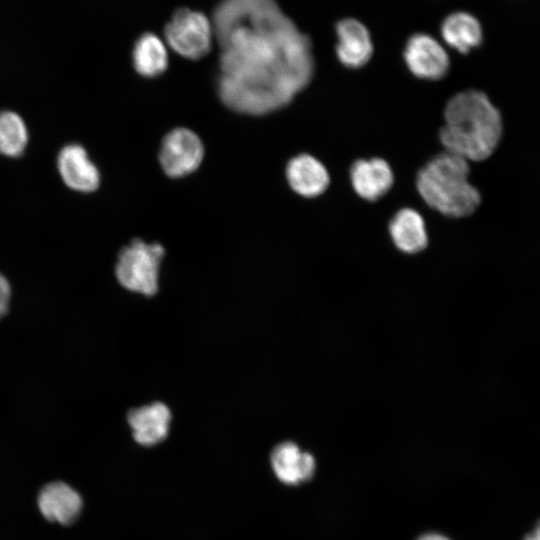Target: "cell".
Returning <instances> with one entry per match:
<instances>
[{
	"mask_svg": "<svg viewBox=\"0 0 540 540\" xmlns=\"http://www.w3.org/2000/svg\"><path fill=\"white\" fill-rule=\"evenodd\" d=\"M212 25L221 48L217 93L231 110L255 116L274 112L310 83V39L275 0H224Z\"/></svg>",
	"mask_w": 540,
	"mask_h": 540,
	"instance_id": "obj_1",
	"label": "cell"
},
{
	"mask_svg": "<svg viewBox=\"0 0 540 540\" xmlns=\"http://www.w3.org/2000/svg\"><path fill=\"white\" fill-rule=\"evenodd\" d=\"M440 141L447 152L469 161H483L496 150L503 133L500 111L478 90L453 96L444 111Z\"/></svg>",
	"mask_w": 540,
	"mask_h": 540,
	"instance_id": "obj_2",
	"label": "cell"
},
{
	"mask_svg": "<svg viewBox=\"0 0 540 540\" xmlns=\"http://www.w3.org/2000/svg\"><path fill=\"white\" fill-rule=\"evenodd\" d=\"M468 161L445 151L432 158L418 173L417 190L436 211L449 217H466L475 212L481 195L470 184Z\"/></svg>",
	"mask_w": 540,
	"mask_h": 540,
	"instance_id": "obj_3",
	"label": "cell"
},
{
	"mask_svg": "<svg viewBox=\"0 0 540 540\" xmlns=\"http://www.w3.org/2000/svg\"><path fill=\"white\" fill-rule=\"evenodd\" d=\"M164 255L165 249L160 243L133 239L118 254L115 265L117 281L131 292L148 297L155 295Z\"/></svg>",
	"mask_w": 540,
	"mask_h": 540,
	"instance_id": "obj_4",
	"label": "cell"
},
{
	"mask_svg": "<svg viewBox=\"0 0 540 540\" xmlns=\"http://www.w3.org/2000/svg\"><path fill=\"white\" fill-rule=\"evenodd\" d=\"M213 25L199 11L188 8L177 10L165 27L169 46L184 58L197 60L211 48Z\"/></svg>",
	"mask_w": 540,
	"mask_h": 540,
	"instance_id": "obj_5",
	"label": "cell"
},
{
	"mask_svg": "<svg viewBox=\"0 0 540 540\" xmlns=\"http://www.w3.org/2000/svg\"><path fill=\"white\" fill-rule=\"evenodd\" d=\"M204 157V146L192 130L180 127L163 138L159 161L164 173L171 178H181L194 172Z\"/></svg>",
	"mask_w": 540,
	"mask_h": 540,
	"instance_id": "obj_6",
	"label": "cell"
},
{
	"mask_svg": "<svg viewBox=\"0 0 540 540\" xmlns=\"http://www.w3.org/2000/svg\"><path fill=\"white\" fill-rule=\"evenodd\" d=\"M404 61L413 75L425 80H439L449 69V56L443 46L424 33L412 35L404 49Z\"/></svg>",
	"mask_w": 540,
	"mask_h": 540,
	"instance_id": "obj_7",
	"label": "cell"
},
{
	"mask_svg": "<svg viewBox=\"0 0 540 540\" xmlns=\"http://www.w3.org/2000/svg\"><path fill=\"white\" fill-rule=\"evenodd\" d=\"M270 462L275 476L286 485L303 484L313 477L316 470L313 455L292 441L277 444L271 452Z\"/></svg>",
	"mask_w": 540,
	"mask_h": 540,
	"instance_id": "obj_8",
	"label": "cell"
},
{
	"mask_svg": "<svg viewBox=\"0 0 540 540\" xmlns=\"http://www.w3.org/2000/svg\"><path fill=\"white\" fill-rule=\"evenodd\" d=\"M171 419L169 407L159 401L132 408L127 413L132 436L142 446L161 443L168 436Z\"/></svg>",
	"mask_w": 540,
	"mask_h": 540,
	"instance_id": "obj_9",
	"label": "cell"
},
{
	"mask_svg": "<svg viewBox=\"0 0 540 540\" xmlns=\"http://www.w3.org/2000/svg\"><path fill=\"white\" fill-rule=\"evenodd\" d=\"M37 504L45 519L61 525L74 523L83 508L80 494L61 481L46 484L39 492Z\"/></svg>",
	"mask_w": 540,
	"mask_h": 540,
	"instance_id": "obj_10",
	"label": "cell"
},
{
	"mask_svg": "<svg viewBox=\"0 0 540 540\" xmlns=\"http://www.w3.org/2000/svg\"><path fill=\"white\" fill-rule=\"evenodd\" d=\"M57 166L63 182L70 189L88 193L98 188L99 171L81 145L63 147L58 155Z\"/></svg>",
	"mask_w": 540,
	"mask_h": 540,
	"instance_id": "obj_11",
	"label": "cell"
},
{
	"mask_svg": "<svg viewBox=\"0 0 540 540\" xmlns=\"http://www.w3.org/2000/svg\"><path fill=\"white\" fill-rule=\"evenodd\" d=\"M338 60L348 68L364 66L373 54V43L368 29L358 20L347 18L336 26Z\"/></svg>",
	"mask_w": 540,
	"mask_h": 540,
	"instance_id": "obj_12",
	"label": "cell"
},
{
	"mask_svg": "<svg viewBox=\"0 0 540 540\" xmlns=\"http://www.w3.org/2000/svg\"><path fill=\"white\" fill-rule=\"evenodd\" d=\"M354 191L367 201H376L392 187L394 176L389 164L381 158L359 159L350 169Z\"/></svg>",
	"mask_w": 540,
	"mask_h": 540,
	"instance_id": "obj_13",
	"label": "cell"
},
{
	"mask_svg": "<svg viewBox=\"0 0 540 540\" xmlns=\"http://www.w3.org/2000/svg\"><path fill=\"white\" fill-rule=\"evenodd\" d=\"M286 178L294 192L307 198L321 195L330 183L325 166L308 154L297 155L288 162Z\"/></svg>",
	"mask_w": 540,
	"mask_h": 540,
	"instance_id": "obj_14",
	"label": "cell"
},
{
	"mask_svg": "<svg viewBox=\"0 0 540 540\" xmlns=\"http://www.w3.org/2000/svg\"><path fill=\"white\" fill-rule=\"evenodd\" d=\"M389 233L398 250L415 254L428 244V234L423 217L411 208L399 210L389 223Z\"/></svg>",
	"mask_w": 540,
	"mask_h": 540,
	"instance_id": "obj_15",
	"label": "cell"
},
{
	"mask_svg": "<svg viewBox=\"0 0 540 540\" xmlns=\"http://www.w3.org/2000/svg\"><path fill=\"white\" fill-rule=\"evenodd\" d=\"M444 41L460 53H468L482 42V27L470 13L459 11L448 15L441 25Z\"/></svg>",
	"mask_w": 540,
	"mask_h": 540,
	"instance_id": "obj_16",
	"label": "cell"
},
{
	"mask_svg": "<svg viewBox=\"0 0 540 540\" xmlns=\"http://www.w3.org/2000/svg\"><path fill=\"white\" fill-rule=\"evenodd\" d=\"M132 63L143 77L160 76L168 66V53L162 40L152 33L141 35L134 44Z\"/></svg>",
	"mask_w": 540,
	"mask_h": 540,
	"instance_id": "obj_17",
	"label": "cell"
},
{
	"mask_svg": "<svg viewBox=\"0 0 540 540\" xmlns=\"http://www.w3.org/2000/svg\"><path fill=\"white\" fill-rule=\"evenodd\" d=\"M28 142V131L23 119L15 112H0V154L19 157Z\"/></svg>",
	"mask_w": 540,
	"mask_h": 540,
	"instance_id": "obj_18",
	"label": "cell"
},
{
	"mask_svg": "<svg viewBox=\"0 0 540 540\" xmlns=\"http://www.w3.org/2000/svg\"><path fill=\"white\" fill-rule=\"evenodd\" d=\"M12 289L8 279L0 273V319L8 312Z\"/></svg>",
	"mask_w": 540,
	"mask_h": 540,
	"instance_id": "obj_19",
	"label": "cell"
},
{
	"mask_svg": "<svg viewBox=\"0 0 540 540\" xmlns=\"http://www.w3.org/2000/svg\"><path fill=\"white\" fill-rule=\"evenodd\" d=\"M417 540H450V539L439 533H427L419 537Z\"/></svg>",
	"mask_w": 540,
	"mask_h": 540,
	"instance_id": "obj_20",
	"label": "cell"
},
{
	"mask_svg": "<svg viewBox=\"0 0 540 540\" xmlns=\"http://www.w3.org/2000/svg\"><path fill=\"white\" fill-rule=\"evenodd\" d=\"M523 540H540V522Z\"/></svg>",
	"mask_w": 540,
	"mask_h": 540,
	"instance_id": "obj_21",
	"label": "cell"
}]
</instances>
